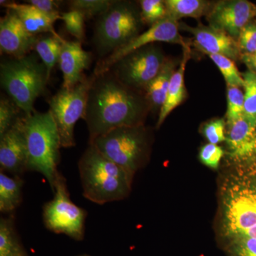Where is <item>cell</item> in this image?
I'll list each match as a JSON object with an SVG mask.
<instances>
[{
	"label": "cell",
	"instance_id": "cell-1",
	"mask_svg": "<svg viewBox=\"0 0 256 256\" xmlns=\"http://www.w3.org/2000/svg\"><path fill=\"white\" fill-rule=\"evenodd\" d=\"M146 110L144 99L120 82L111 70L95 76L84 118L88 142L116 128L142 124Z\"/></svg>",
	"mask_w": 256,
	"mask_h": 256
},
{
	"label": "cell",
	"instance_id": "cell-2",
	"mask_svg": "<svg viewBox=\"0 0 256 256\" xmlns=\"http://www.w3.org/2000/svg\"><path fill=\"white\" fill-rule=\"evenodd\" d=\"M82 194L88 200L105 204L120 201L129 195L133 175L116 164L89 144L79 160Z\"/></svg>",
	"mask_w": 256,
	"mask_h": 256
},
{
	"label": "cell",
	"instance_id": "cell-3",
	"mask_svg": "<svg viewBox=\"0 0 256 256\" xmlns=\"http://www.w3.org/2000/svg\"><path fill=\"white\" fill-rule=\"evenodd\" d=\"M25 134L28 144L26 171L43 175L53 190L60 172V134L50 110L46 112L34 110L24 114Z\"/></svg>",
	"mask_w": 256,
	"mask_h": 256
},
{
	"label": "cell",
	"instance_id": "cell-4",
	"mask_svg": "<svg viewBox=\"0 0 256 256\" xmlns=\"http://www.w3.org/2000/svg\"><path fill=\"white\" fill-rule=\"evenodd\" d=\"M224 186V236L244 235L256 239V172L234 175Z\"/></svg>",
	"mask_w": 256,
	"mask_h": 256
},
{
	"label": "cell",
	"instance_id": "cell-5",
	"mask_svg": "<svg viewBox=\"0 0 256 256\" xmlns=\"http://www.w3.org/2000/svg\"><path fill=\"white\" fill-rule=\"evenodd\" d=\"M48 80L46 66L36 54L0 64L2 88L25 114L34 110L35 100L44 92Z\"/></svg>",
	"mask_w": 256,
	"mask_h": 256
},
{
	"label": "cell",
	"instance_id": "cell-6",
	"mask_svg": "<svg viewBox=\"0 0 256 256\" xmlns=\"http://www.w3.org/2000/svg\"><path fill=\"white\" fill-rule=\"evenodd\" d=\"M141 12L130 2L114 1L109 9L97 18L94 43L102 60L140 34Z\"/></svg>",
	"mask_w": 256,
	"mask_h": 256
},
{
	"label": "cell",
	"instance_id": "cell-7",
	"mask_svg": "<svg viewBox=\"0 0 256 256\" xmlns=\"http://www.w3.org/2000/svg\"><path fill=\"white\" fill-rule=\"evenodd\" d=\"M88 143L133 176L146 162L149 151L148 134L142 124L116 128Z\"/></svg>",
	"mask_w": 256,
	"mask_h": 256
},
{
	"label": "cell",
	"instance_id": "cell-8",
	"mask_svg": "<svg viewBox=\"0 0 256 256\" xmlns=\"http://www.w3.org/2000/svg\"><path fill=\"white\" fill-rule=\"evenodd\" d=\"M54 198L45 204L43 222L46 228L57 234H64L75 240H84L87 212L72 201L66 180L60 174L56 180Z\"/></svg>",
	"mask_w": 256,
	"mask_h": 256
},
{
	"label": "cell",
	"instance_id": "cell-9",
	"mask_svg": "<svg viewBox=\"0 0 256 256\" xmlns=\"http://www.w3.org/2000/svg\"><path fill=\"white\" fill-rule=\"evenodd\" d=\"M95 79L90 76L82 79L72 89L62 88L48 101L50 111L53 116L62 148H69L75 146L74 128L78 120L85 116L88 94Z\"/></svg>",
	"mask_w": 256,
	"mask_h": 256
},
{
	"label": "cell",
	"instance_id": "cell-10",
	"mask_svg": "<svg viewBox=\"0 0 256 256\" xmlns=\"http://www.w3.org/2000/svg\"><path fill=\"white\" fill-rule=\"evenodd\" d=\"M166 60L162 50L151 44L126 56L109 70L126 86L146 90L148 84L159 74Z\"/></svg>",
	"mask_w": 256,
	"mask_h": 256
},
{
	"label": "cell",
	"instance_id": "cell-11",
	"mask_svg": "<svg viewBox=\"0 0 256 256\" xmlns=\"http://www.w3.org/2000/svg\"><path fill=\"white\" fill-rule=\"evenodd\" d=\"M180 24L170 18H165L152 25L146 31L140 34L124 46L114 50L106 58L99 60L94 69L96 76L108 72L114 64L124 56L142 47L153 44L156 42L178 44L184 47L188 44L183 40L178 32Z\"/></svg>",
	"mask_w": 256,
	"mask_h": 256
},
{
	"label": "cell",
	"instance_id": "cell-12",
	"mask_svg": "<svg viewBox=\"0 0 256 256\" xmlns=\"http://www.w3.org/2000/svg\"><path fill=\"white\" fill-rule=\"evenodd\" d=\"M207 15L210 26L237 41L244 26L256 16V5L246 0H224L214 4Z\"/></svg>",
	"mask_w": 256,
	"mask_h": 256
},
{
	"label": "cell",
	"instance_id": "cell-13",
	"mask_svg": "<svg viewBox=\"0 0 256 256\" xmlns=\"http://www.w3.org/2000/svg\"><path fill=\"white\" fill-rule=\"evenodd\" d=\"M28 144L25 134L24 114L0 137V169L13 176L26 171Z\"/></svg>",
	"mask_w": 256,
	"mask_h": 256
},
{
	"label": "cell",
	"instance_id": "cell-14",
	"mask_svg": "<svg viewBox=\"0 0 256 256\" xmlns=\"http://www.w3.org/2000/svg\"><path fill=\"white\" fill-rule=\"evenodd\" d=\"M38 36L26 31L13 10L6 9L0 20V50L11 58H22L34 50Z\"/></svg>",
	"mask_w": 256,
	"mask_h": 256
},
{
	"label": "cell",
	"instance_id": "cell-15",
	"mask_svg": "<svg viewBox=\"0 0 256 256\" xmlns=\"http://www.w3.org/2000/svg\"><path fill=\"white\" fill-rule=\"evenodd\" d=\"M182 28L193 35L198 50L206 54L222 55L233 60L242 56L238 42L225 32L201 24L196 28L183 24Z\"/></svg>",
	"mask_w": 256,
	"mask_h": 256
},
{
	"label": "cell",
	"instance_id": "cell-16",
	"mask_svg": "<svg viewBox=\"0 0 256 256\" xmlns=\"http://www.w3.org/2000/svg\"><path fill=\"white\" fill-rule=\"evenodd\" d=\"M58 64L63 74V88L72 89L85 78L92 63V53L82 48V42H62Z\"/></svg>",
	"mask_w": 256,
	"mask_h": 256
},
{
	"label": "cell",
	"instance_id": "cell-17",
	"mask_svg": "<svg viewBox=\"0 0 256 256\" xmlns=\"http://www.w3.org/2000/svg\"><path fill=\"white\" fill-rule=\"evenodd\" d=\"M228 126L226 141L230 156L239 162L256 158V124L244 116Z\"/></svg>",
	"mask_w": 256,
	"mask_h": 256
},
{
	"label": "cell",
	"instance_id": "cell-18",
	"mask_svg": "<svg viewBox=\"0 0 256 256\" xmlns=\"http://www.w3.org/2000/svg\"><path fill=\"white\" fill-rule=\"evenodd\" d=\"M0 4L6 9L13 10L26 31L33 36H37L42 33L58 36L54 28V24L58 18L48 16L28 3L21 4L2 0Z\"/></svg>",
	"mask_w": 256,
	"mask_h": 256
},
{
	"label": "cell",
	"instance_id": "cell-19",
	"mask_svg": "<svg viewBox=\"0 0 256 256\" xmlns=\"http://www.w3.org/2000/svg\"><path fill=\"white\" fill-rule=\"evenodd\" d=\"M190 58V48L188 45L183 47V58L180 67L173 74L170 80L169 88L166 94L164 105L160 110L159 118L156 122V128L162 124L165 119L184 100L186 97V88L184 85V72L186 64Z\"/></svg>",
	"mask_w": 256,
	"mask_h": 256
},
{
	"label": "cell",
	"instance_id": "cell-20",
	"mask_svg": "<svg viewBox=\"0 0 256 256\" xmlns=\"http://www.w3.org/2000/svg\"><path fill=\"white\" fill-rule=\"evenodd\" d=\"M24 181L20 176H10L0 172V212L14 214L22 202Z\"/></svg>",
	"mask_w": 256,
	"mask_h": 256
},
{
	"label": "cell",
	"instance_id": "cell-21",
	"mask_svg": "<svg viewBox=\"0 0 256 256\" xmlns=\"http://www.w3.org/2000/svg\"><path fill=\"white\" fill-rule=\"evenodd\" d=\"M0 256H30L18 236L14 214L0 220Z\"/></svg>",
	"mask_w": 256,
	"mask_h": 256
},
{
	"label": "cell",
	"instance_id": "cell-22",
	"mask_svg": "<svg viewBox=\"0 0 256 256\" xmlns=\"http://www.w3.org/2000/svg\"><path fill=\"white\" fill-rule=\"evenodd\" d=\"M174 66L172 62L166 60L159 74L146 87V100L154 108L160 110L164 105Z\"/></svg>",
	"mask_w": 256,
	"mask_h": 256
},
{
	"label": "cell",
	"instance_id": "cell-23",
	"mask_svg": "<svg viewBox=\"0 0 256 256\" xmlns=\"http://www.w3.org/2000/svg\"><path fill=\"white\" fill-rule=\"evenodd\" d=\"M166 18L178 22L184 18H200L208 14L212 6L204 0H166Z\"/></svg>",
	"mask_w": 256,
	"mask_h": 256
},
{
	"label": "cell",
	"instance_id": "cell-24",
	"mask_svg": "<svg viewBox=\"0 0 256 256\" xmlns=\"http://www.w3.org/2000/svg\"><path fill=\"white\" fill-rule=\"evenodd\" d=\"M64 38L55 35L50 34L37 38L34 50L36 52L40 60L44 64L47 70V76L50 79V74L56 64L58 63Z\"/></svg>",
	"mask_w": 256,
	"mask_h": 256
},
{
	"label": "cell",
	"instance_id": "cell-25",
	"mask_svg": "<svg viewBox=\"0 0 256 256\" xmlns=\"http://www.w3.org/2000/svg\"><path fill=\"white\" fill-rule=\"evenodd\" d=\"M227 256H256V239L244 235L226 237Z\"/></svg>",
	"mask_w": 256,
	"mask_h": 256
},
{
	"label": "cell",
	"instance_id": "cell-26",
	"mask_svg": "<svg viewBox=\"0 0 256 256\" xmlns=\"http://www.w3.org/2000/svg\"><path fill=\"white\" fill-rule=\"evenodd\" d=\"M210 57L222 72L227 86L244 87L242 74L239 73L233 60L222 55H210Z\"/></svg>",
	"mask_w": 256,
	"mask_h": 256
},
{
	"label": "cell",
	"instance_id": "cell-27",
	"mask_svg": "<svg viewBox=\"0 0 256 256\" xmlns=\"http://www.w3.org/2000/svg\"><path fill=\"white\" fill-rule=\"evenodd\" d=\"M244 84V116L256 124V73L248 70L242 74Z\"/></svg>",
	"mask_w": 256,
	"mask_h": 256
},
{
	"label": "cell",
	"instance_id": "cell-28",
	"mask_svg": "<svg viewBox=\"0 0 256 256\" xmlns=\"http://www.w3.org/2000/svg\"><path fill=\"white\" fill-rule=\"evenodd\" d=\"M112 0H73L69 2V9L80 12L86 18L100 16L112 4Z\"/></svg>",
	"mask_w": 256,
	"mask_h": 256
},
{
	"label": "cell",
	"instance_id": "cell-29",
	"mask_svg": "<svg viewBox=\"0 0 256 256\" xmlns=\"http://www.w3.org/2000/svg\"><path fill=\"white\" fill-rule=\"evenodd\" d=\"M143 23L154 24L166 18V8L162 0H142L140 2Z\"/></svg>",
	"mask_w": 256,
	"mask_h": 256
},
{
	"label": "cell",
	"instance_id": "cell-30",
	"mask_svg": "<svg viewBox=\"0 0 256 256\" xmlns=\"http://www.w3.org/2000/svg\"><path fill=\"white\" fill-rule=\"evenodd\" d=\"M22 111L11 98L2 96L0 100V137L11 128L22 116Z\"/></svg>",
	"mask_w": 256,
	"mask_h": 256
},
{
	"label": "cell",
	"instance_id": "cell-31",
	"mask_svg": "<svg viewBox=\"0 0 256 256\" xmlns=\"http://www.w3.org/2000/svg\"><path fill=\"white\" fill-rule=\"evenodd\" d=\"M227 124L244 116V94L240 88L227 86Z\"/></svg>",
	"mask_w": 256,
	"mask_h": 256
},
{
	"label": "cell",
	"instance_id": "cell-32",
	"mask_svg": "<svg viewBox=\"0 0 256 256\" xmlns=\"http://www.w3.org/2000/svg\"><path fill=\"white\" fill-rule=\"evenodd\" d=\"M65 25L66 30L70 35L75 37L77 41L82 42L85 38V16L80 12L69 10L60 14Z\"/></svg>",
	"mask_w": 256,
	"mask_h": 256
},
{
	"label": "cell",
	"instance_id": "cell-33",
	"mask_svg": "<svg viewBox=\"0 0 256 256\" xmlns=\"http://www.w3.org/2000/svg\"><path fill=\"white\" fill-rule=\"evenodd\" d=\"M204 136L210 144H218L226 140V122L224 119L210 121L202 128Z\"/></svg>",
	"mask_w": 256,
	"mask_h": 256
},
{
	"label": "cell",
	"instance_id": "cell-34",
	"mask_svg": "<svg viewBox=\"0 0 256 256\" xmlns=\"http://www.w3.org/2000/svg\"><path fill=\"white\" fill-rule=\"evenodd\" d=\"M239 48L244 54L256 53V22H250L240 32L238 40Z\"/></svg>",
	"mask_w": 256,
	"mask_h": 256
},
{
	"label": "cell",
	"instance_id": "cell-35",
	"mask_svg": "<svg viewBox=\"0 0 256 256\" xmlns=\"http://www.w3.org/2000/svg\"><path fill=\"white\" fill-rule=\"evenodd\" d=\"M224 154V150L217 144H205L200 152V160L202 164L206 165L210 169H218L222 158Z\"/></svg>",
	"mask_w": 256,
	"mask_h": 256
},
{
	"label": "cell",
	"instance_id": "cell-36",
	"mask_svg": "<svg viewBox=\"0 0 256 256\" xmlns=\"http://www.w3.org/2000/svg\"><path fill=\"white\" fill-rule=\"evenodd\" d=\"M62 2L54 1V0H28L26 3L33 5L37 9L41 10L42 12L60 20L62 16L60 12V6Z\"/></svg>",
	"mask_w": 256,
	"mask_h": 256
},
{
	"label": "cell",
	"instance_id": "cell-37",
	"mask_svg": "<svg viewBox=\"0 0 256 256\" xmlns=\"http://www.w3.org/2000/svg\"><path fill=\"white\" fill-rule=\"evenodd\" d=\"M240 58L242 62L250 68V70L256 73V53L252 54H242Z\"/></svg>",
	"mask_w": 256,
	"mask_h": 256
},
{
	"label": "cell",
	"instance_id": "cell-38",
	"mask_svg": "<svg viewBox=\"0 0 256 256\" xmlns=\"http://www.w3.org/2000/svg\"><path fill=\"white\" fill-rule=\"evenodd\" d=\"M90 256L86 255V254H84V255H79V256Z\"/></svg>",
	"mask_w": 256,
	"mask_h": 256
}]
</instances>
